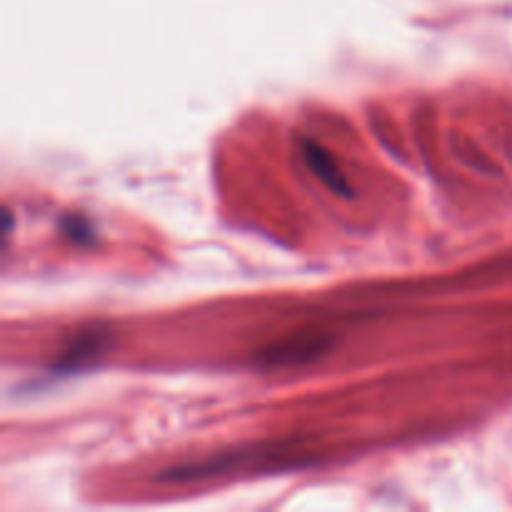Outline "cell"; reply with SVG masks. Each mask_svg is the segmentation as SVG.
Masks as SVG:
<instances>
[{
    "instance_id": "obj_1",
    "label": "cell",
    "mask_w": 512,
    "mask_h": 512,
    "mask_svg": "<svg viewBox=\"0 0 512 512\" xmlns=\"http://www.w3.org/2000/svg\"><path fill=\"white\" fill-rule=\"evenodd\" d=\"M303 150H305V153H303L305 163H308V168L313 170L315 175H318L320 183L328 185L333 193L345 195V198H350V195H353V190H350V185L345 183L343 173H340L338 165L333 163V158H330L328 150L320 148V145H315L313 140H305Z\"/></svg>"
},
{
    "instance_id": "obj_2",
    "label": "cell",
    "mask_w": 512,
    "mask_h": 512,
    "mask_svg": "<svg viewBox=\"0 0 512 512\" xmlns=\"http://www.w3.org/2000/svg\"><path fill=\"white\" fill-rule=\"evenodd\" d=\"M323 350V340L315 338H300V340H288L283 345H275L273 350H265V358L273 365H295L305 363L308 358H315Z\"/></svg>"
}]
</instances>
